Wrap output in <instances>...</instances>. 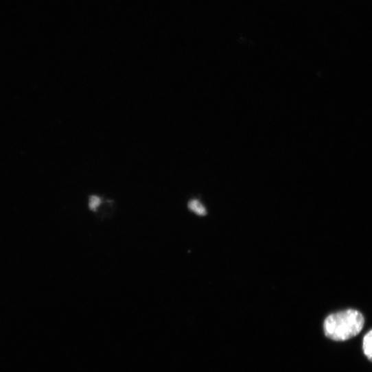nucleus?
Here are the masks:
<instances>
[{"label":"nucleus","mask_w":372,"mask_h":372,"mask_svg":"<svg viewBox=\"0 0 372 372\" xmlns=\"http://www.w3.org/2000/svg\"><path fill=\"white\" fill-rule=\"evenodd\" d=\"M362 314L356 310H346L329 315L325 320L323 329L329 338L344 341L358 335L363 328Z\"/></svg>","instance_id":"f257e3e1"},{"label":"nucleus","mask_w":372,"mask_h":372,"mask_svg":"<svg viewBox=\"0 0 372 372\" xmlns=\"http://www.w3.org/2000/svg\"><path fill=\"white\" fill-rule=\"evenodd\" d=\"M362 349L364 355L372 362V329L368 332L364 336Z\"/></svg>","instance_id":"f03ea898"},{"label":"nucleus","mask_w":372,"mask_h":372,"mask_svg":"<svg viewBox=\"0 0 372 372\" xmlns=\"http://www.w3.org/2000/svg\"><path fill=\"white\" fill-rule=\"evenodd\" d=\"M188 207L191 211L200 216H205L207 213L205 207L198 200H191Z\"/></svg>","instance_id":"7ed1b4c3"},{"label":"nucleus","mask_w":372,"mask_h":372,"mask_svg":"<svg viewBox=\"0 0 372 372\" xmlns=\"http://www.w3.org/2000/svg\"><path fill=\"white\" fill-rule=\"evenodd\" d=\"M101 205L100 198L96 196H92L90 197L89 206L91 211H95Z\"/></svg>","instance_id":"20e7f679"}]
</instances>
